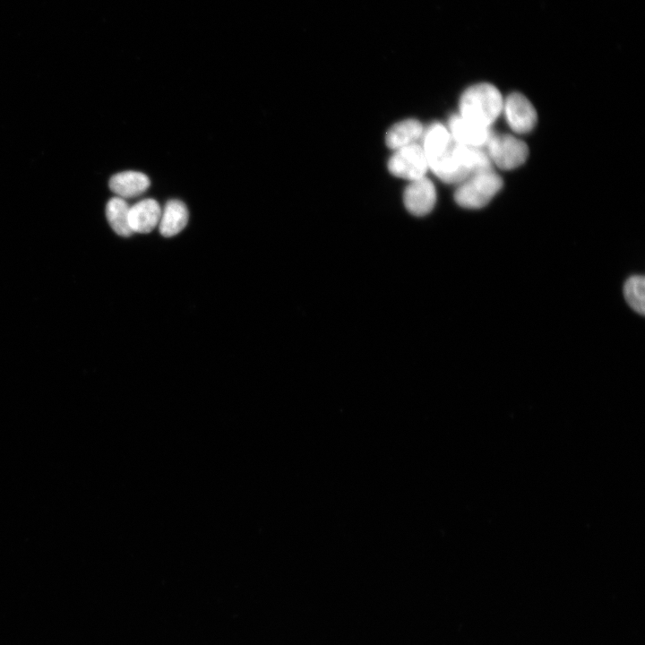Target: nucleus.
Wrapping results in <instances>:
<instances>
[{"label":"nucleus","mask_w":645,"mask_h":645,"mask_svg":"<svg viewBox=\"0 0 645 645\" xmlns=\"http://www.w3.org/2000/svg\"><path fill=\"white\" fill-rule=\"evenodd\" d=\"M388 168L393 176L410 181L425 176L428 164L422 146L416 142L395 150Z\"/></svg>","instance_id":"4"},{"label":"nucleus","mask_w":645,"mask_h":645,"mask_svg":"<svg viewBox=\"0 0 645 645\" xmlns=\"http://www.w3.org/2000/svg\"><path fill=\"white\" fill-rule=\"evenodd\" d=\"M503 99L498 89L487 82L469 87L460 99V115L489 127L503 111Z\"/></svg>","instance_id":"1"},{"label":"nucleus","mask_w":645,"mask_h":645,"mask_svg":"<svg viewBox=\"0 0 645 645\" xmlns=\"http://www.w3.org/2000/svg\"><path fill=\"white\" fill-rule=\"evenodd\" d=\"M423 136L422 148L427 164L441 157L453 142L449 130L440 123L430 125Z\"/></svg>","instance_id":"11"},{"label":"nucleus","mask_w":645,"mask_h":645,"mask_svg":"<svg viewBox=\"0 0 645 645\" xmlns=\"http://www.w3.org/2000/svg\"><path fill=\"white\" fill-rule=\"evenodd\" d=\"M645 280L641 275H633L624 283V298L629 305L641 315L644 314V285Z\"/></svg>","instance_id":"14"},{"label":"nucleus","mask_w":645,"mask_h":645,"mask_svg":"<svg viewBox=\"0 0 645 645\" xmlns=\"http://www.w3.org/2000/svg\"><path fill=\"white\" fill-rule=\"evenodd\" d=\"M485 147L491 162L504 170L522 165L529 155L527 144L510 134L492 133Z\"/></svg>","instance_id":"3"},{"label":"nucleus","mask_w":645,"mask_h":645,"mask_svg":"<svg viewBox=\"0 0 645 645\" xmlns=\"http://www.w3.org/2000/svg\"><path fill=\"white\" fill-rule=\"evenodd\" d=\"M503 111L507 124L517 133L532 131L537 124V112L531 102L522 94L514 92L503 100Z\"/></svg>","instance_id":"5"},{"label":"nucleus","mask_w":645,"mask_h":645,"mask_svg":"<svg viewBox=\"0 0 645 645\" xmlns=\"http://www.w3.org/2000/svg\"><path fill=\"white\" fill-rule=\"evenodd\" d=\"M424 134L421 123L416 119H406L393 125L386 134V144L392 150L416 143Z\"/></svg>","instance_id":"12"},{"label":"nucleus","mask_w":645,"mask_h":645,"mask_svg":"<svg viewBox=\"0 0 645 645\" xmlns=\"http://www.w3.org/2000/svg\"><path fill=\"white\" fill-rule=\"evenodd\" d=\"M404 204L413 215L424 216L429 213L436 202L434 184L426 176L410 182L403 194Z\"/></svg>","instance_id":"6"},{"label":"nucleus","mask_w":645,"mask_h":645,"mask_svg":"<svg viewBox=\"0 0 645 645\" xmlns=\"http://www.w3.org/2000/svg\"><path fill=\"white\" fill-rule=\"evenodd\" d=\"M188 210L179 200L168 201L163 210L159 222V229L163 236L170 237L181 232L188 222Z\"/></svg>","instance_id":"10"},{"label":"nucleus","mask_w":645,"mask_h":645,"mask_svg":"<svg viewBox=\"0 0 645 645\" xmlns=\"http://www.w3.org/2000/svg\"><path fill=\"white\" fill-rule=\"evenodd\" d=\"M129 210L126 201L118 196L111 198L107 203V219L111 228L121 236L133 234L129 226Z\"/></svg>","instance_id":"13"},{"label":"nucleus","mask_w":645,"mask_h":645,"mask_svg":"<svg viewBox=\"0 0 645 645\" xmlns=\"http://www.w3.org/2000/svg\"><path fill=\"white\" fill-rule=\"evenodd\" d=\"M449 132L456 142L477 148L486 146L492 134L489 127L477 125L462 117L460 115L451 116Z\"/></svg>","instance_id":"7"},{"label":"nucleus","mask_w":645,"mask_h":645,"mask_svg":"<svg viewBox=\"0 0 645 645\" xmlns=\"http://www.w3.org/2000/svg\"><path fill=\"white\" fill-rule=\"evenodd\" d=\"M161 208L154 199H144L130 206L129 226L133 233L146 234L159 222Z\"/></svg>","instance_id":"8"},{"label":"nucleus","mask_w":645,"mask_h":645,"mask_svg":"<svg viewBox=\"0 0 645 645\" xmlns=\"http://www.w3.org/2000/svg\"><path fill=\"white\" fill-rule=\"evenodd\" d=\"M503 187L502 177L493 169L471 174L454 193L455 202L463 208L486 206Z\"/></svg>","instance_id":"2"},{"label":"nucleus","mask_w":645,"mask_h":645,"mask_svg":"<svg viewBox=\"0 0 645 645\" xmlns=\"http://www.w3.org/2000/svg\"><path fill=\"white\" fill-rule=\"evenodd\" d=\"M150 186L149 177L137 171H124L111 176L109 188L118 197L133 198L144 193Z\"/></svg>","instance_id":"9"}]
</instances>
